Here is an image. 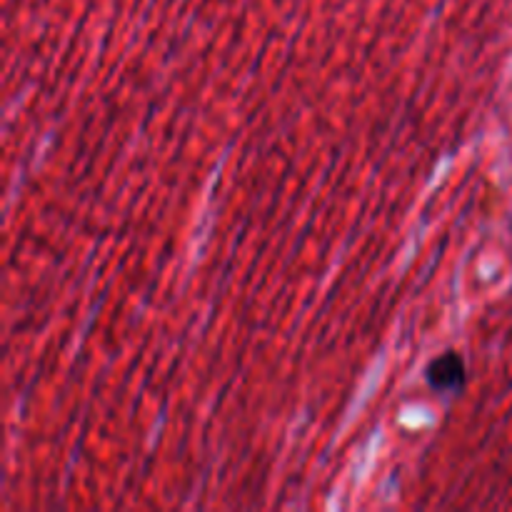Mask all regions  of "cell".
I'll return each mask as SVG.
<instances>
[{"label":"cell","mask_w":512,"mask_h":512,"mask_svg":"<svg viewBox=\"0 0 512 512\" xmlns=\"http://www.w3.org/2000/svg\"><path fill=\"white\" fill-rule=\"evenodd\" d=\"M428 385L438 393H458L465 388V363L455 350L435 358L425 370Z\"/></svg>","instance_id":"cell-1"}]
</instances>
